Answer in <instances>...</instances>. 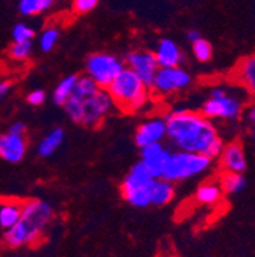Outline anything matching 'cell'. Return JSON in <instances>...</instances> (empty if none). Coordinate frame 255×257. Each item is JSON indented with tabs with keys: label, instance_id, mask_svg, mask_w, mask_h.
<instances>
[{
	"label": "cell",
	"instance_id": "14",
	"mask_svg": "<svg viewBox=\"0 0 255 257\" xmlns=\"http://www.w3.org/2000/svg\"><path fill=\"white\" fill-rule=\"evenodd\" d=\"M153 54L160 68L180 67L181 62L184 60L181 49L171 39H161Z\"/></svg>",
	"mask_w": 255,
	"mask_h": 257
},
{
	"label": "cell",
	"instance_id": "15",
	"mask_svg": "<svg viewBox=\"0 0 255 257\" xmlns=\"http://www.w3.org/2000/svg\"><path fill=\"white\" fill-rule=\"evenodd\" d=\"M221 165L226 173L242 174L246 169V158L241 145L237 142L226 145L221 153Z\"/></svg>",
	"mask_w": 255,
	"mask_h": 257
},
{
	"label": "cell",
	"instance_id": "34",
	"mask_svg": "<svg viewBox=\"0 0 255 257\" xmlns=\"http://www.w3.org/2000/svg\"><path fill=\"white\" fill-rule=\"evenodd\" d=\"M186 39H188V41H190L191 44H194L195 41H198L199 39H202V35H200V32L195 29L189 30L188 34H186Z\"/></svg>",
	"mask_w": 255,
	"mask_h": 257
},
{
	"label": "cell",
	"instance_id": "24",
	"mask_svg": "<svg viewBox=\"0 0 255 257\" xmlns=\"http://www.w3.org/2000/svg\"><path fill=\"white\" fill-rule=\"evenodd\" d=\"M100 87L96 85V82L88 76L79 77L77 81L76 88H74L73 95L79 97V99H87V97L93 96L95 93L98 92Z\"/></svg>",
	"mask_w": 255,
	"mask_h": 257
},
{
	"label": "cell",
	"instance_id": "33",
	"mask_svg": "<svg viewBox=\"0 0 255 257\" xmlns=\"http://www.w3.org/2000/svg\"><path fill=\"white\" fill-rule=\"evenodd\" d=\"M11 88H12V85H11V82H8V81H3V82H0V104H2V101H3V100L8 96V93H9V91H11Z\"/></svg>",
	"mask_w": 255,
	"mask_h": 257
},
{
	"label": "cell",
	"instance_id": "36",
	"mask_svg": "<svg viewBox=\"0 0 255 257\" xmlns=\"http://www.w3.org/2000/svg\"><path fill=\"white\" fill-rule=\"evenodd\" d=\"M252 135H254V137H255V127H254V130H252Z\"/></svg>",
	"mask_w": 255,
	"mask_h": 257
},
{
	"label": "cell",
	"instance_id": "3",
	"mask_svg": "<svg viewBox=\"0 0 255 257\" xmlns=\"http://www.w3.org/2000/svg\"><path fill=\"white\" fill-rule=\"evenodd\" d=\"M114 106L125 113L140 110L148 101V87L128 67L123 69L106 88Z\"/></svg>",
	"mask_w": 255,
	"mask_h": 257
},
{
	"label": "cell",
	"instance_id": "10",
	"mask_svg": "<svg viewBox=\"0 0 255 257\" xmlns=\"http://www.w3.org/2000/svg\"><path fill=\"white\" fill-rule=\"evenodd\" d=\"M125 62L128 64V68L132 69L143 81L147 87H151L154 76H156L158 68H160L154 54L152 51L147 50L130 51L126 55Z\"/></svg>",
	"mask_w": 255,
	"mask_h": 257
},
{
	"label": "cell",
	"instance_id": "4",
	"mask_svg": "<svg viewBox=\"0 0 255 257\" xmlns=\"http://www.w3.org/2000/svg\"><path fill=\"white\" fill-rule=\"evenodd\" d=\"M212 165V159L202 154L177 151L171 153L163 170L162 179L171 182H182L194 178L207 172Z\"/></svg>",
	"mask_w": 255,
	"mask_h": 257
},
{
	"label": "cell",
	"instance_id": "28",
	"mask_svg": "<svg viewBox=\"0 0 255 257\" xmlns=\"http://www.w3.org/2000/svg\"><path fill=\"white\" fill-rule=\"evenodd\" d=\"M82 101H83V99H79V97L72 95V96L67 100V102L63 105L67 115L69 116L70 120L74 121V123H79V121H81Z\"/></svg>",
	"mask_w": 255,
	"mask_h": 257
},
{
	"label": "cell",
	"instance_id": "32",
	"mask_svg": "<svg viewBox=\"0 0 255 257\" xmlns=\"http://www.w3.org/2000/svg\"><path fill=\"white\" fill-rule=\"evenodd\" d=\"M8 132L13 133V135H17V136H25L26 132H27V125L21 120L14 121L13 124L9 127Z\"/></svg>",
	"mask_w": 255,
	"mask_h": 257
},
{
	"label": "cell",
	"instance_id": "16",
	"mask_svg": "<svg viewBox=\"0 0 255 257\" xmlns=\"http://www.w3.org/2000/svg\"><path fill=\"white\" fill-rule=\"evenodd\" d=\"M65 140V132L63 128H54L40 141L37 146V154L41 158H49L56 150H59Z\"/></svg>",
	"mask_w": 255,
	"mask_h": 257
},
{
	"label": "cell",
	"instance_id": "8",
	"mask_svg": "<svg viewBox=\"0 0 255 257\" xmlns=\"http://www.w3.org/2000/svg\"><path fill=\"white\" fill-rule=\"evenodd\" d=\"M191 83V76L181 67L158 68L151 87L154 93L161 96L172 95L185 90Z\"/></svg>",
	"mask_w": 255,
	"mask_h": 257
},
{
	"label": "cell",
	"instance_id": "21",
	"mask_svg": "<svg viewBox=\"0 0 255 257\" xmlns=\"http://www.w3.org/2000/svg\"><path fill=\"white\" fill-rule=\"evenodd\" d=\"M55 4V0H20L18 9L21 15L26 17L37 16L42 12H46Z\"/></svg>",
	"mask_w": 255,
	"mask_h": 257
},
{
	"label": "cell",
	"instance_id": "23",
	"mask_svg": "<svg viewBox=\"0 0 255 257\" xmlns=\"http://www.w3.org/2000/svg\"><path fill=\"white\" fill-rule=\"evenodd\" d=\"M222 191L227 193H240L244 191L246 187V181L242 177V174L238 173H226L221 177V182H219Z\"/></svg>",
	"mask_w": 255,
	"mask_h": 257
},
{
	"label": "cell",
	"instance_id": "30",
	"mask_svg": "<svg viewBox=\"0 0 255 257\" xmlns=\"http://www.w3.org/2000/svg\"><path fill=\"white\" fill-rule=\"evenodd\" d=\"M100 0H73V9L78 15H86L96 8Z\"/></svg>",
	"mask_w": 255,
	"mask_h": 257
},
{
	"label": "cell",
	"instance_id": "35",
	"mask_svg": "<svg viewBox=\"0 0 255 257\" xmlns=\"http://www.w3.org/2000/svg\"><path fill=\"white\" fill-rule=\"evenodd\" d=\"M249 118L255 123V106H252L251 111H250V114H249Z\"/></svg>",
	"mask_w": 255,
	"mask_h": 257
},
{
	"label": "cell",
	"instance_id": "7",
	"mask_svg": "<svg viewBox=\"0 0 255 257\" xmlns=\"http://www.w3.org/2000/svg\"><path fill=\"white\" fill-rule=\"evenodd\" d=\"M112 106L114 102L110 93L105 88H100L93 96L83 99L82 101V116L79 124L88 128L97 127L111 111Z\"/></svg>",
	"mask_w": 255,
	"mask_h": 257
},
{
	"label": "cell",
	"instance_id": "13",
	"mask_svg": "<svg viewBox=\"0 0 255 257\" xmlns=\"http://www.w3.org/2000/svg\"><path fill=\"white\" fill-rule=\"evenodd\" d=\"M27 154V141L25 136L13 133L0 135V158L11 164H17L25 159Z\"/></svg>",
	"mask_w": 255,
	"mask_h": 257
},
{
	"label": "cell",
	"instance_id": "18",
	"mask_svg": "<svg viewBox=\"0 0 255 257\" xmlns=\"http://www.w3.org/2000/svg\"><path fill=\"white\" fill-rule=\"evenodd\" d=\"M237 79L252 96H255V55L240 62L237 67Z\"/></svg>",
	"mask_w": 255,
	"mask_h": 257
},
{
	"label": "cell",
	"instance_id": "25",
	"mask_svg": "<svg viewBox=\"0 0 255 257\" xmlns=\"http://www.w3.org/2000/svg\"><path fill=\"white\" fill-rule=\"evenodd\" d=\"M59 30L55 27H49L42 31L39 39V45L44 53H49L55 48L58 40H59Z\"/></svg>",
	"mask_w": 255,
	"mask_h": 257
},
{
	"label": "cell",
	"instance_id": "12",
	"mask_svg": "<svg viewBox=\"0 0 255 257\" xmlns=\"http://www.w3.org/2000/svg\"><path fill=\"white\" fill-rule=\"evenodd\" d=\"M167 137V127H166L165 118L154 116L143 121L137 128L134 135V141L138 147L149 146V145L160 144Z\"/></svg>",
	"mask_w": 255,
	"mask_h": 257
},
{
	"label": "cell",
	"instance_id": "1",
	"mask_svg": "<svg viewBox=\"0 0 255 257\" xmlns=\"http://www.w3.org/2000/svg\"><path fill=\"white\" fill-rule=\"evenodd\" d=\"M167 137L179 151L205 155L209 146L218 139L216 127L200 113L177 109L165 118Z\"/></svg>",
	"mask_w": 255,
	"mask_h": 257
},
{
	"label": "cell",
	"instance_id": "2",
	"mask_svg": "<svg viewBox=\"0 0 255 257\" xmlns=\"http://www.w3.org/2000/svg\"><path fill=\"white\" fill-rule=\"evenodd\" d=\"M54 219V209L44 200H30L22 205L18 221L7 229L4 242L11 248H21L36 243Z\"/></svg>",
	"mask_w": 255,
	"mask_h": 257
},
{
	"label": "cell",
	"instance_id": "17",
	"mask_svg": "<svg viewBox=\"0 0 255 257\" xmlns=\"http://www.w3.org/2000/svg\"><path fill=\"white\" fill-rule=\"evenodd\" d=\"M175 196L174 183L158 178L154 181L151 193V205L153 206H165L170 204Z\"/></svg>",
	"mask_w": 255,
	"mask_h": 257
},
{
	"label": "cell",
	"instance_id": "9",
	"mask_svg": "<svg viewBox=\"0 0 255 257\" xmlns=\"http://www.w3.org/2000/svg\"><path fill=\"white\" fill-rule=\"evenodd\" d=\"M241 113V102L236 96L226 93L224 96L217 99H209L202 105L200 114L207 119H236Z\"/></svg>",
	"mask_w": 255,
	"mask_h": 257
},
{
	"label": "cell",
	"instance_id": "27",
	"mask_svg": "<svg viewBox=\"0 0 255 257\" xmlns=\"http://www.w3.org/2000/svg\"><path fill=\"white\" fill-rule=\"evenodd\" d=\"M193 45V54L195 59L200 63L209 62L210 58H212V45H210L209 41L202 39H199L198 41H195Z\"/></svg>",
	"mask_w": 255,
	"mask_h": 257
},
{
	"label": "cell",
	"instance_id": "20",
	"mask_svg": "<svg viewBox=\"0 0 255 257\" xmlns=\"http://www.w3.org/2000/svg\"><path fill=\"white\" fill-rule=\"evenodd\" d=\"M222 188L219 184L213 182H207L198 187L195 192L196 201L202 205H213L217 204L222 197Z\"/></svg>",
	"mask_w": 255,
	"mask_h": 257
},
{
	"label": "cell",
	"instance_id": "19",
	"mask_svg": "<svg viewBox=\"0 0 255 257\" xmlns=\"http://www.w3.org/2000/svg\"><path fill=\"white\" fill-rule=\"evenodd\" d=\"M78 78L79 77L77 74H69V76L64 77L56 85L55 90L53 92V100L56 105H62L63 106L67 102V100L73 95Z\"/></svg>",
	"mask_w": 255,
	"mask_h": 257
},
{
	"label": "cell",
	"instance_id": "31",
	"mask_svg": "<svg viewBox=\"0 0 255 257\" xmlns=\"http://www.w3.org/2000/svg\"><path fill=\"white\" fill-rule=\"evenodd\" d=\"M46 100V93L42 90H34L28 93L27 102L32 106H40L45 102Z\"/></svg>",
	"mask_w": 255,
	"mask_h": 257
},
{
	"label": "cell",
	"instance_id": "11",
	"mask_svg": "<svg viewBox=\"0 0 255 257\" xmlns=\"http://www.w3.org/2000/svg\"><path fill=\"white\" fill-rule=\"evenodd\" d=\"M170 155L171 153L168 151L165 145H162V142L149 145L140 149V163L153 178H162L163 170H165Z\"/></svg>",
	"mask_w": 255,
	"mask_h": 257
},
{
	"label": "cell",
	"instance_id": "26",
	"mask_svg": "<svg viewBox=\"0 0 255 257\" xmlns=\"http://www.w3.org/2000/svg\"><path fill=\"white\" fill-rule=\"evenodd\" d=\"M32 50H34V45L32 41H27V43H13L9 48V55L13 60L17 62H25L28 58L31 57Z\"/></svg>",
	"mask_w": 255,
	"mask_h": 257
},
{
	"label": "cell",
	"instance_id": "5",
	"mask_svg": "<svg viewBox=\"0 0 255 257\" xmlns=\"http://www.w3.org/2000/svg\"><path fill=\"white\" fill-rule=\"evenodd\" d=\"M154 181L142 163H137L125 175L121 183V193L128 204L134 207H147L151 205V193Z\"/></svg>",
	"mask_w": 255,
	"mask_h": 257
},
{
	"label": "cell",
	"instance_id": "6",
	"mask_svg": "<svg viewBox=\"0 0 255 257\" xmlns=\"http://www.w3.org/2000/svg\"><path fill=\"white\" fill-rule=\"evenodd\" d=\"M125 68L124 62L114 54L95 53L86 60V72L100 88L106 90L115 77Z\"/></svg>",
	"mask_w": 255,
	"mask_h": 257
},
{
	"label": "cell",
	"instance_id": "22",
	"mask_svg": "<svg viewBox=\"0 0 255 257\" xmlns=\"http://www.w3.org/2000/svg\"><path fill=\"white\" fill-rule=\"evenodd\" d=\"M22 211V205L14 202H6L0 206V226L7 229L12 228L17 223Z\"/></svg>",
	"mask_w": 255,
	"mask_h": 257
},
{
	"label": "cell",
	"instance_id": "37",
	"mask_svg": "<svg viewBox=\"0 0 255 257\" xmlns=\"http://www.w3.org/2000/svg\"><path fill=\"white\" fill-rule=\"evenodd\" d=\"M12 257H21V256H12Z\"/></svg>",
	"mask_w": 255,
	"mask_h": 257
},
{
	"label": "cell",
	"instance_id": "29",
	"mask_svg": "<svg viewBox=\"0 0 255 257\" xmlns=\"http://www.w3.org/2000/svg\"><path fill=\"white\" fill-rule=\"evenodd\" d=\"M13 43H27L35 37V30L27 23H17L12 31Z\"/></svg>",
	"mask_w": 255,
	"mask_h": 257
}]
</instances>
